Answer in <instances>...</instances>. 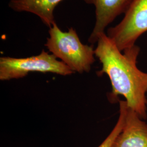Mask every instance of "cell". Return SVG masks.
<instances>
[{
    "mask_svg": "<svg viewBox=\"0 0 147 147\" xmlns=\"http://www.w3.org/2000/svg\"><path fill=\"white\" fill-rule=\"evenodd\" d=\"M96 43L95 55L102 65L99 74L109 76L111 99L124 96L130 109L143 119H147V73L137 65L140 48L135 45L121 51L106 33L100 36Z\"/></svg>",
    "mask_w": 147,
    "mask_h": 147,
    "instance_id": "6da1fadb",
    "label": "cell"
},
{
    "mask_svg": "<svg viewBox=\"0 0 147 147\" xmlns=\"http://www.w3.org/2000/svg\"><path fill=\"white\" fill-rule=\"evenodd\" d=\"M45 46L74 73H88L95 61L94 49L81 42L76 31L71 27L63 32L56 22L49 28Z\"/></svg>",
    "mask_w": 147,
    "mask_h": 147,
    "instance_id": "7a4b0ae2",
    "label": "cell"
},
{
    "mask_svg": "<svg viewBox=\"0 0 147 147\" xmlns=\"http://www.w3.org/2000/svg\"><path fill=\"white\" fill-rule=\"evenodd\" d=\"M70 75L73 71L53 54L44 50L39 55L26 58L3 56L0 58V80L8 81L25 77L30 73Z\"/></svg>",
    "mask_w": 147,
    "mask_h": 147,
    "instance_id": "3957f363",
    "label": "cell"
},
{
    "mask_svg": "<svg viewBox=\"0 0 147 147\" xmlns=\"http://www.w3.org/2000/svg\"><path fill=\"white\" fill-rule=\"evenodd\" d=\"M147 32V0H132L119 23L106 33L123 51L136 45L138 38Z\"/></svg>",
    "mask_w": 147,
    "mask_h": 147,
    "instance_id": "277c9868",
    "label": "cell"
},
{
    "mask_svg": "<svg viewBox=\"0 0 147 147\" xmlns=\"http://www.w3.org/2000/svg\"><path fill=\"white\" fill-rule=\"evenodd\" d=\"M132 0H84L95 8V22L89 38L91 44L96 43L100 36L117 18L124 14Z\"/></svg>",
    "mask_w": 147,
    "mask_h": 147,
    "instance_id": "5b68a950",
    "label": "cell"
},
{
    "mask_svg": "<svg viewBox=\"0 0 147 147\" xmlns=\"http://www.w3.org/2000/svg\"><path fill=\"white\" fill-rule=\"evenodd\" d=\"M129 107L123 129L112 147H147V123Z\"/></svg>",
    "mask_w": 147,
    "mask_h": 147,
    "instance_id": "8992f818",
    "label": "cell"
},
{
    "mask_svg": "<svg viewBox=\"0 0 147 147\" xmlns=\"http://www.w3.org/2000/svg\"><path fill=\"white\" fill-rule=\"evenodd\" d=\"M63 0H10L9 8L16 12H27L37 16L49 28L56 22L54 11Z\"/></svg>",
    "mask_w": 147,
    "mask_h": 147,
    "instance_id": "52a82bcc",
    "label": "cell"
},
{
    "mask_svg": "<svg viewBox=\"0 0 147 147\" xmlns=\"http://www.w3.org/2000/svg\"><path fill=\"white\" fill-rule=\"evenodd\" d=\"M119 103V115L116 125L110 134L101 143L98 147H112L117 137L120 134L125 123L126 112L128 106L125 100H120Z\"/></svg>",
    "mask_w": 147,
    "mask_h": 147,
    "instance_id": "ba28073f",
    "label": "cell"
},
{
    "mask_svg": "<svg viewBox=\"0 0 147 147\" xmlns=\"http://www.w3.org/2000/svg\"></svg>",
    "mask_w": 147,
    "mask_h": 147,
    "instance_id": "9c48e42d",
    "label": "cell"
}]
</instances>
